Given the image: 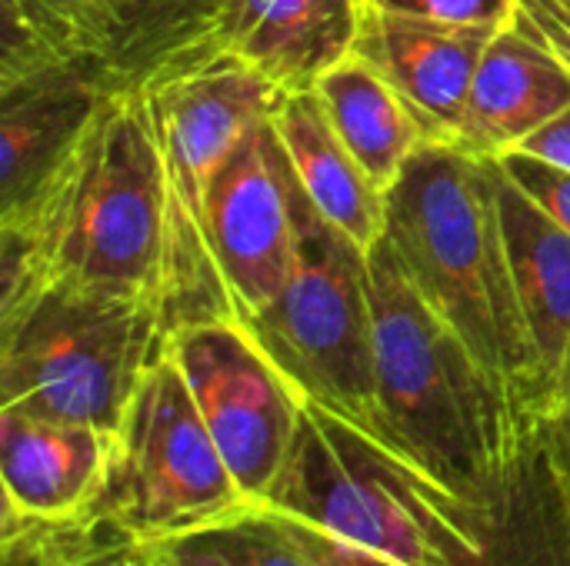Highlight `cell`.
<instances>
[{
    "label": "cell",
    "instance_id": "cell-7",
    "mask_svg": "<svg viewBox=\"0 0 570 566\" xmlns=\"http://www.w3.org/2000/svg\"><path fill=\"white\" fill-rule=\"evenodd\" d=\"M244 330L294 390L384 444L374 370L371 254L317 214L297 183V257Z\"/></svg>",
    "mask_w": 570,
    "mask_h": 566
},
{
    "label": "cell",
    "instance_id": "cell-22",
    "mask_svg": "<svg viewBox=\"0 0 570 566\" xmlns=\"http://www.w3.org/2000/svg\"><path fill=\"white\" fill-rule=\"evenodd\" d=\"M217 0H124L127 47L120 60V83L140 87L154 70L207 47Z\"/></svg>",
    "mask_w": 570,
    "mask_h": 566
},
{
    "label": "cell",
    "instance_id": "cell-23",
    "mask_svg": "<svg viewBox=\"0 0 570 566\" xmlns=\"http://www.w3.org/2000/svg\"><path fill=\"white\" fill-rule=\"evenodd\" d=\"M364 7L414 17V20H434L451 27H491L501 30L514 20L521 0H361Z\"/></svg>",
    "mask_w": 570,
    "mask_h": 566
},
{
    "label": "cell",
    "instance_id": "cell-28",
    "mask_svg": "<svg viewBox=\"0 0 570 566\" xmlns=\"http://www.w3.org/2000/svg\"><path fill=\"white\" fill-rule=\"evenodd\" d=\"M134 566H174V564H167V560H157V557L144 554L140 547H134Z\"/></svg>",
    "mask_w": 570,
    "mask_h": 566
},
{
    "label": "cell",
    "instance_id": "cell-17",
    "mask_svg": "<svg viewBox=\"0 0 570 566\" xmlns=\"http://www.w3.org/2000/svg\"><path fill=\"white\" fill-rule=\"evenodd\" d=\"M274 127L294 177L317 214L371 254L384 237L387 193L364 173L357 157L337 137L317 93H284L274 113Z\"/></svg>",
    "mask_w": 570,
    "mask_h": 566
},
{
    "label": "cell",
    "instance_id": "cell-16",
    "mask_svg": "<svg viewBox=\"0 0 570 566\" xmlns=\"http://www.w3.org/2000/svg\"><path fill=\"white\" fill-rule=\"evenodd\" d=\"M117 87L100 67H73L0 93V220L33 200Z\"/></svg>",
    "mask_w": 570,
    "mask_h": 566
},
{
    "label": "cell",
    "instance_id": "cell-14",
    "mask_svg": "<svg viewBox=\"0 0 570 566\" xmlns=\"http://www.w3.org/2000/svg\"><path fill=\"white\" fill-rule=\"evenodd\" d=\"M110 447V430L0 410L3 514L57 527L90 520Z\"/></svg>",
    "mask_w": 570,
    "mask_h": 566
},
{
    "label": "cell",
    "instance_id": "cell-21",
    "mask_svg": "<svg viewBox=\"0 0 570 566\" xmlns=\"http://www.w3.org/2000/svg\"><path fill=\"white\" fill-rule=\"evenodd\" d=\"M17 7L70 63L100 67L120 83L127 47L124 0H3ZM124 87V83H120Z\"/></svg>",
    "mask_w": 570,
    "mask_h": 566
},
{
    "label": "cell",
    "instance_id": "cell-18",
    "mask_svg": "<svg viewBox=\"0 0 570 566\" xmlns=\"http://www.w3.org/2000/svg\"><path fill=\"white\" fill-rule=\"evenodd\" d=\"M481 566H570V487L538 424L508 464Z\"/></svg>",
    "mask_w": 570,
    "mask_h": 566
},
{
    "label": "cell",
    "instance_id": "cell-26",
    "mask_svg": "<svg viewBox=\"0 0 570 566\" xmlns=\"http://www.w3.org/2000/svg\"><path fill=\"white\" fill-rule=\"evenodd\" d=\"M534 424H538V430H541V437H544V444H548V450H551V457H554V464H558V470L564 477V484L570 487V364L564 377H561V384H558V390H554V397H551V404H548V410Z\"/></svg>",
    "mask_w": 570,
    "mask_h": 566
},
{
    "label": "cell",
    "instance_id": "cell-8",
    "mask_svg": "<svg viewBox=\"0 0 570 566\" xmlns=\"http://www.w3.org/2000/svg\"><path fill=\"white\" fill-rule=\"evenodd\" d=\"M250 507L227 470L190 387L164 354L114 430L110 464L90 520L130 544H154Z\"/></svg>",
    "mask_w": 570,
    "mask_h": 566
},
{
    "label": "cell",
    "instance_id": "cell-25",
    "mask_svg": "<svg viewBox=\"0 0 570 566\" xmlns=\"http://www.w3.org/2000/svg\"><path fill=\"white\" fill-rule=\"evenodd\" d=\"M514 20L570 67V0H521Z\"/></svg>",
    "mask_w": 570,
    "mask_h": 566
},
{
    "label": "cell",
    "instance_id": "cell-27",
    "mask_svg": "<svg viewBox=\"0 0 570 566\" xmlns=\"http://www.w3.org/2000/svg\"><path fill=\"white\" fill-rule=\"evenodd\" d=\"M521 150L531 153V157H541V160H548L554 167L570 170V107L561 117H554L548 127H541Z\"/></svg>",
    "mask_w": 570,
    "mask_h": 566
},
{
    "label": "cell",
    "instance_id": "cell-20",
    "mask_svg": "<svg viewBox=\"0 0 570 566\" xmlns=\"http://www.w3.org/2000/svg\"><path fill=\"white\" fill-rule=\"evenodd\" d=\"M134 547L174 566H324L297 547L257 504L217 524Z\"/></svg>",
    "mask_w": 570,
    "mask_h": 566
},
{
    "label": "cell",
    "instance_id": "cell-15",
    "mask_svg": "<svg viewBox=\"0 0 570 566\" xmlns=\"http://www.w3.org/2000/svg\"><path fill=\"white\" fill-rule=\"evenodd\" d=\"M570 107V67L518 20L504 23L474 73L458 147L474 157L521 150Z\"/></svg>",
    "mask_w": 570,
    "mask_h": 566
},
{
    "label": "cell",
    "instance_id": "cell-12",
    "mask_svg": "<svg viewBox=\"0 0 570 566\" xmlns=\"http://www.w3.org/2000/svg\"><path fill=\"white\" fill-rule=\"evenodd\" d=\"M514 297L531 350V424L548 410L570 364V234L491 160Z\"/></svg>",
    "mask_w": 570,
    "mask_h": 566
},
{
    "label": "cell",
    "instance_id": "cell-10",
    "mask_svg": "<svg viewBox=\"0 0 570 566\" xmlns=\"http://www.w3.org/2000/svg\"><path fill=\"white\" fill-rule=\"evenodd\" d=\"M204 237L234 320H250L281 294L297 257V177L274 120L210 180Z\"/></svg>",
    "mask_w": 570,
    "mask_h": 566
},
{
    "label": "cell",
    "instance_id": "cell-11",
    "mask_svg": "<svg viewBox=\"0 0 570 566\" xmlns=\"http://www.w3.org/2000/svg\"><path fill=\"white\" fill-rule=\"evenodd\" d=\"M494 33L498 30L491 27H451L361 3L354 53L387 77V83L424 127L428 143L458 147L468 93Z\"/></svg>",
    "mask_w": 570,
    "mask_h": 566
},
{
    "label": "cell",
    "instance_id": "cell-9",
    "mask_svg": "<svg viewBox=\"0 0 570 566\" xmlns=\"http://www.w3.org/2000/svg\"><path fill=\"white\" fill-rule=\"evenodd\" d=\"M167 354L240 494L264 504L291 454L304 397L234 317L174 330Z\"/></svg>",
    "mask_w": 570,
    "mask_h": 566
},
{
    "label": "cell",
    "instance_id": "cell-19",
    "mask_svg": "<svg viewBox=\"0 0 570 566\" xmlns=\"http://www.w3.org/2000/svg\"><path fill=\"white\" fill-rule=\"evenodd\" d=\"M314 93L364 173L387 193L407 160L428 143L411 107L387 77L354 50L317 80Z\"/></svg>",
    "mask_w": 570,
    "mask_h": 566
},
{
    "label": "cell",
    "instance_id": "cell-13",
    "mask_svg": "<svg viewBox=\"0 0 570 566\" xmlns=\"http://www.w3.org/2000/svg\"><path fill=\"white\" fill-rule=\"evenodd\" d=\"M361 30V0H217L207 47L227 50L277 90H314Z\"/></svg>",
    "mask_w": 570,
    "mask_h": 566
},
{
    "label": "cell",
    "instance_id": "cell-3",
    "mask_svg": "<svg viewBox=\"0 0 570 566\" xmlns=\"http://www.w3.org/2000/svg\"><path fill=\"white\" fill-rule=\"evenodd\" d=\"M384 244L414 294L468 347L488 384L528 427L531 350L491 160L454 143H424L387 190Z\"/></svg>",
    "mask_w": 570,
    "mask_h": 566
},
{
    "label": "cell",
    "instance_id": "cell-1",
    "mask_svg": "<svg viewBox=\"0 0 570 566\" xmlns=\"http://www.w3.org/2000/svg\"><path fill=\"white\" fill-rule=\"evenodd\" d=\"M170 264V187L150 107L140 87H117L33 200L0 220V304L67 284L157 300L167 320Z\"/></svg>",
    "mask_w": 570,
    "mask_h": 566
},
{
    "label": "cell",
    "instance_id": "cell-2",
    "mask_svg": "<svg viewBox=\"0 0 570 566\" xmlns=\"http://www.w3.org/2000/svg\"><path fill=\"white\" fill-rule=\"evenodd\" d=\"M257 507L324 566H481L494 524V514L311 400Z\"/></svg>",
    "mask_w": 570,
    "mask_h": 566
},
{
    "label": "cell",
    "instance_id": "cell-4",
    "mask_svg": "<svg viewBox=\"0 0 570 566\" xmlns=\"http://www.w3.org/2000/svg\"><path fill=\"white\" fill-rule=\"evenodd\" d=\"M371 290L384 444L464 504L494 514L524 427L414 294L384 237L371 250Z\"/></svg>",
    "mask_w": 570,
    "mask_h": 566
},
{
    "label": "cell",
    "instance_id": "cell-6",
    "mask_svg": "<svg viewBox=\"0 0 570 566\" xmlns=\"http://www.w3.org/2000/svg\"><path fill=\"white\" fill-rule=\"evenodd\" d=\"M140 90L150 107L170 187L174 264L167 327L174 334L190 324L234 317L204 237L207 187L237 147L261 123L274 120L284 90L217 47L180 53L154 70Z\"/></svg>",
    "mask_w": 570,
    "mask_h": 566
},
{
    "label": "cell",
    "instance_id": "cell-24",
    "mask_svg": "<svg viewBox=\"0 0 570 566\" xmlns=\"http://www.w3.org/2000/svg\"><path fill=\"white\" fill-rule=\"evenodd\" d=\"M494 160L558 227L570 234V170L554 167L541 157H531L524 150H511Z\"/></svg>",
    "mask_w": 570,
    "mask_h": 566
},
{
    "label": "cell",
    "instance_id": "cell-5",
    "mask_svg": "<svg viewBox=\"0 0 570 566\" xmlns=\"http://www.w3.org/2000/svg\"><path fill=\"white\" fill-rule=\"evenodd\" d=\"M167 340L157 300L33 284L0 304V410L114 434Z\"/></svg>",
    "mask_w": 570,
    "mask_h": 566
}]
</instances>
